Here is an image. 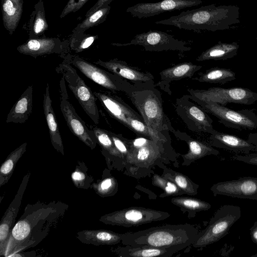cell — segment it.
<instances>
[{
    "mask_svg": "<svg viewBox=\"0 0 257 257\" xmlns=\"http://www.w3.org/2000/svg\"><path fill=\"white\" fill-rule=\"evenodd\" d=\"M202 68V66L193 64L191 62L179 63L161 71V81L155 85H159L167 91L168 83L186 78H192L195 73Z\"/></svg>",
    "mask_w": 257,
    "mask_h": 257,
    "instance_id": "27",
    "label": "cell"
},
{
    "mask_svg": "<svg viewBox=\"0 0 257 257\" xmlns=\"http://www.w3.org/2000/svg\"><path fill=\"white\" fill-rule=\"evenodd\" d=\"M167 143L150 139L148 144L142 147H130V152L124 159L126 163L138 166L150 165L161 156Z\"/></svg>",
    "mask_w": 257,
    "mask_h": 257,
    "instance_id": "20",
    "label": "cell"
},
{
    "mask_svg": "<svg viewBox=\"0 0 257 257\" xmlns=\"http://www.w3.org/2000/svg\"><path fill=\"white\" fill-rule=\"evenodd\" d=\"M202 3L201 0H162L156 3H138L127 8L126 11L133 17L142 19L197 6Z\"/></svg>",
    "mask_w": 257,
    "mask_h": 257,
    "instance_id": "14",
    "label": "cell"
},
{
    "mask_svg": "<svg viewBox=\"0 0 257 257\" xmlns=\"http://www.w3.org/2000/svg\"><path fill=\"white\" fill-rule=\"evenodd\" d=\"M236 79V74L230 69L215 67L199 73L193 80L200 82H206L224 84Z\"/></svg>",
    "mask_w": 257,
    "mask_h": 257,
    "instance_id": "31",
    "label": "cell"
},
{
    "mask_svg": "<svg viewBox=\"0 0 257 257\" xmlns=\"http://www.w3.org/2000/svg\"><path fill=\"white\" fill-rule=\"evenodd\" d=\"M33 86H28L13 105L8 114L6 122L24 123L29 118L33 110Z\"/></svg>",
    "mask_w": 257,
    "mask_h": 257,
    "instance_id": "26",
    "label": "cell"
},
{
    "mask_svg": "<svg viewBox=\"0 0 257 257\" xmlns=\"http://www.w3.org/2000/svg\"><path fill=\"white\" fill-rule=\"evenodd\" d=\"M65 206L56 201L28 204L12 229L5 257L37 245L60 221L67 208Z\"/></svg>",
    "mask_w": 257,
    "mask_h": 257,
    "instance_id": "1",
    "label": "cell"
},
{
    "mask_svg": "<svg viewBox=\"0 0 257 257\" xmlns=\"http://www.w3.org/2000/svg\"><path fill=\"white\" fill-rule=\"evenodd\" d=\"M240 207L230 204L221 206L210 219L208 225L197 234L192 246L202 249L215 243L228 234L232 225L241 217Z\"/></svg>",
    "mask_w": 257,
    "mask_h": 257,
    "instance_id": "5",
    "label": "cell"
},
{
    "mask_svg": "<svg viewBox=\"0 0 257 257\" xmlns=\"http://www.w3.org/2000/svg\"><path fill=\"white\" fill-rule=\"evenodd\" d=\"M91 129L94 134L97 144L101 148V153L107 162L114 158L123 159L121 154L116 148L108 131L96 126L91 127Z\"/></svg>",
    "mask_w": 257,
    "mask_h": 257,
    "instance_id": "32",
    "label": "cell"
},
{
    "mask_svg": "<svg viewBox=\"0 0 257 257\" xmlns=\"http://www.w3.org/2000/svg\"><path fill=\"white\" fill-rule=\"evenodd\" d=\"M247 140L251 144L257 146V133L249 134Z\"/></svg>",
    "mask_w": 257,
    "mask_h": 257,
    "instance_id": "47",
    "label": "cell"
},
{
    "mask_svg": "<svg viewBox=\"0 0 257 257\" xmlns=\"http://www.w3.org/2000/svg\"><path fill=\"white\" fill-rule=\"evenodd\" d=\"M59 93L60 110L71 132L91 150L94 149L97 144L94 134L91 129L88 128L70 103L66 81L63 76L59 82Z\"/></svg>",
    "mask_w": 257,
    "mask_h": 257,
    "instance_id": "11",
    "label": "cell"
},
{
    "mask_svg": "<svg viewBox=\"0 0 257 257\" xmlns=\"http://www.w3.org/2000/svg\"><path fill=\"white\" fill-rule=\"evenodd\" d=\"M240 23L239 8L236 5L215 4L183 11L180 14L155 22L180 29L216 32L233 29Z\"/></svg>",
    "mask_w": 257,
    "mask_h": 257,
    "instance_id": "2",
    "label": "cell"
},
{
    "mask_svg": "<svg viewBox=\"0 0 257 257\" xmlns=\"http://www.w3.org/2000/svg\"><path fill=\"white\" fill-rule=\"evenodd\" d=\"M27 143H24L13 151L2 164L0 168V187L8 182L12 177L16 164L26 151Z\"/></svg>",
    "mask_w": 257,
    "mask_h": 257,
    "instance_id": "33",
    "label": "cell"
},
{
    "mask_svg": "<svg viewBox=\"0 0 257 257\" xmlns=\"http://www.w3.org/2000/svg\"><path fill=\"white\" fill-rule=\"evenodd\" d=\"M232 159L245 163L257 166V153H249L244 155H235Z\"/></svg>",
    "mask_w": 257,
    "mask_h": 257,
    "instance_id": "44",
    "label": "cell"
},
{
    "mask_svg": "<svg viewBox=\"0 0 257 257\" xmlns=\"http://www.w3.org/2000/svg\"><path fill=\"white\" fill-rule=\"evenodd\" d=\"M251 257H257V254L252 255L251 256Z\"/></svg>",
    "mask_w": 257,
    "mask_h": 257,
    "instance_id": "48",
    "label": "cell"
},
{
    "mask_svg": "<svg viewBox=\"0 0 257 257\" xmlns=\"http://www.w3.org/2000/svg\"><path fill=\"white\" fill-rule=\"evenodd\" d=\"M205 112L218 119L225 127L239 131H252L257 128V114L253 109L235 110L212 101H203L189 95Z\"/></svg>",
    "mask_w": 257,
    "mask_h": 257,
    "instance_id": "7",
    "label": "cell"
},
{
    "mask_svg": "<svg viewBox=\"0 0 257 257\" xmlns=\"http://www.w3.org/2000/svg\"><path fill=\"white\" fill-rule=\"evenodd\" d=\"M91 189L101 197H110L116 193L118 183L112 176H102L101 179L92 183Z\"/></svg>",
    "mask_w": 257,
    "mask_h": 257,
    "instance_id": "39",
    "label": "cell"
},
{
    "mask_svg": "<svg viewBox=\"0 0 257 257\" xmlns=\"http://www.w3.org/2000/svg\"><path fill=\"white\" fill-rule=\"evenodd\" d=\"M198 229L190 224H165L135 232L122 233L121 243L132 247H187L193 243Z\"/></svg>",
    "mask_w": 257,
    "mask_h": 257,
    "instance_id": "4",
    "label": "cell"
},
{
    "mask_svg": "<svg viewBox=\"0 0 257 257\" xmlns=\"http://www.w3.org/2000/svg\"><path fill=\"white\" fill-rule=\"evenodd\" d=\"M189 95L203 101H212L225 106L229 103L250 105L257 102V93L241 87L224 88L213 87L207 89H187Z\"/></svg>",
    "mask_w": 257,
    "mask_h": 257,
    "instance_id": "10",
    "label": "cell"
},
{
    "mask_svg": "<svg viewBox=\"0 0 257 257\" xmlns=\"http://www.w3.org/2000/svg\"><path fill=\"white\" fill-rule=\"evenodd\" d=\"M69 39L70 50L78 53L88 48L98 39V35L86 34L85 32L73 30Z\"/></svg>",
    "mask_w": 257,
    "mask_h": 257,
    "instance_id": "36",
    "label": "cell"
},
{
    "mask_svg": "<svg viewBox=\"0 0 257 257\" xmlns=\"http://www.w3.org/2000/svg\"><path fill=\"white\" fill-rule=\"evenodd\" d=\"M43 110L52 145L58 153L64 156V146L52 106V101L50 95L49 85L48 82L46 83L44 94Z\"/></svg>",
    "mask_w": 257,
    "mask_h": 257,
    "instance_id": "23",
    "label": "cell"
},
{
    "mask_svg": "<svg viewBox=\"0 0 257 257\" xmlns=\"http://www.w3.org/2000/svg\"><path fill=\"white\" fill-rule=\"evenodd\" d=\"M210 135V143L216 148L245 154L257 151V146L250 143L247 140L215 130Z\"/></svg>",
    "mask_w": 257,
    "mask_h": 257,
    "instance_id": "21",
    "label": "cell"
},
{
    "mask_svg": "<svg viewBox=\"0 0 257 257\" xmlns=\"http://www.w3.org/2000/svg\"><path fill=\"white\" fill-rule=\"evenodd\" d=\"M113 0H97L95 5L92 6L86 13L85 17L89 16L94 12L99 9L105 4H110Z\"/></svg>",
    "mask_w": 257,
    "mask_h": 257,
    "instance_id": "45",
    "label": "cell"
},
{
    "mask_svg": "<svg viewBox=\"0 0 257 257\" xmlns=\"http://www.w3.org/2000/svg\"><path fill=\"white\" fill-rule=\"evenodd\" d=\"M93 93L108 113L126 127H128L127 118L129 117L144 121L140 114L133 109L121 98L115 95V93L109 91H95Z\"/></svg>",
    "mask_w": 257,
    "mask_h": 257,
    "instance_id": "18",
    "label": "cell"
},
{
    "mask_svg": "<svg viewBox=\"0 0 257 257\" xmlns=\"http://www.w3.org/2000/svg\"><path fill=\"white\" fill-rule=\"evenodd\" d=\"M124 93L146 124L161 140L169 142V133L174 129L164 112L162 98L155 83H133Z\"/></svg>",
    "mask_w": 257,
    "mask_h": 257,
    "instance_id": "3",
    "label": "cell"
},
{
    "mask_svg": "<svg viewBox=\"0 0 257 257\" xmlns=\"http://www.w3.org/2000/svg\"><path fill=\"white\" fill-rule=\"evenodd\" d=\"M21 54L34 58L56 54L61 56L68 53V42H62L58 38H29L17 48Z\"/></svg>",
    "mask_w": 257,
    "mask_h": 257,
    "instance_id": "17",
    "label": "cell"
},
{
    "mask_svg": "<svg viewBox=\"0 0 257 257\" xmlns=\"http://www.w3.org/2000/svg\"><path fill=\"white\" fill-rule=\"evenodd\" d=\"M61 57L63 61L78 69L88 78L112 93L125 92L133 83L77 55L68 53Z\"/></svg>",
    "mask_w": 257,
    "mask_h": 257,
    "instance_id": "8",
    "label": "cell"
},
{
    "mask_svg": "<svg viewBox=\"0 0 257 257\" xmlns=\"http://www.w3.org/2000/svg\"><path fill=\"white\" fill-rule=\"evenodd\" d=\"M71 179L75 186L79 189H91L94 182L93 177L88 173V168L82 161H77L71 174Z\"/></svg>",
    "mask_w": 257,
    "mask_h": 257,
    "instance_id": "38",
    "label": "cell"
},
{
    "mask_svg": "<svg viewBox=\"0 0 257 257\" xmlns=\"http://www.w3.org/2000/svg\"><path fill=\"white\" fill-rule=\"evenodd\" d=\"M162 176L174 183L184 194L195 195L198 193L199 185L181 173L166 168L163 170Z\"/></svg>",
    "mask_w": 257,
    "mask_h": 257,
    "instance_id": "34",
    "label": "cell"
},
{
    "mask_svg": "<svg viewBox=\"0 0 257 257\" xmlns=\"http://www.w3.org/2000/svg\"><path fill=\"white\" fill-rule=\"evenodd\" d=\"M109 133L116 148L121 154L123 159H124L130 150L128 139L124 138L120 134H116L110 131Z\"/></svg>",
    "mask_w": 257,
    "mask_h": 257,
    "instance_id": "42",
    "label": "cell"
},
{
    "mask_svg": "<svg viewBox=\"0 0 257 257\" xmlns=\"http://www.w3.org/2000/svg\"><path fill=\"white\" fill-rule=\"evenodd\" d=\"M210 190L214 196L220 195L257 201V177H243L219 182L213 185Z\"/></svg>",
    "mask_w": 257,
    "mask_h": 257,
    "instance_id": "15",
    "label": "cell"
},
{
    "mask_svg": "<svg viewBox=\"0 0 257 257\" xmlns=\"http://www.w3.org/2000/svg\"><path fill=\"white\" fill-rule=\"evenodd\" d=\"M23 0H1L3 24L10 35L17 29L21 19Z\"/></svg>",
    "mask_w": 257,
    "mask_h": 257,
    "instance_id": "28",
    "label": "cell"
},
{
    "mask_svg": "<svg viewBox=\"0 0 257 257\" xmlns=\"http://www.w3.org/2000/svg\"><path fill=\"white\" fill-rule=\"evenodd\" d=\"M169 212L142 207H131L106 214L99 220L107 225L131 227L164 220Z\"/></svg>",
    "mask_w": 257,
    "mask_h": 257,
    "instance_id": "9",
    "label": "cell"
},
{
    "mask_svg": "<svg viewBox=\"0 0 257 257\" xmlns=\"http://www.w3.org/2000/svg\"><path fill=\"white\" fill-rule=\"evenodd\" d=\"M171 202L180 207L182 210L195 213L201 211L209 210L211 205L203 200L189 197H176L171 199Z\"/></svg>",
    "mask_w": 257,
    "mask_h": 257,
    "instance_id": "35",
    "label": "cell"
},
{
    "mask_svg": "<svg viewBox=\"0 0 257 257\" xmlns=\"http://www.w3.org/2000/svg\"><path fill=\"white\" fill-rule=\"evenodd\" d=\"M186 247L187 246L184 245H177L167 247H132L124 245L115 248L114 252L121 257H170Z\"/></svg>",
    "mask_w": 257,
    "mask_h": 257,
    "instance_id": "22",
    "label": "cell"
},
{
    "mask_svg": "<svg viewBox=\"0 0 257 257\" xmlns=\"http://www.w3.org/2000/svg\"><path fill=\"white\" fill-rule=\"evenodd\" d=\"M30 176V172H28L24 176L17 194L1 219L0 223L1 256H5L8 241L12 229L15 225L16 218Z\"/></svg>",
    "mask_w": 257,
    "mask_h": 257,
    "instance_id": "16",
    "label": "cell"
},
{
    "mask_svg": "<svg viewBox=\"0 0 257 257\" xmlns=\"http://www.w3.org/2000/svg\"><path fill=\"white\" fill-rule=\"evenodd\" d=\"M177 138L185 141L189 147L188 152L182 155L183 165L188 166L193 162L209 155H218L219 151L201 141L194 140L185 133L174 130L172 132Z\"/></svg>",
    "mask_w": 257,
    "mask_h": 257,
    "instance_id": "24",
    "label": "cell"
},
{
    "mask_svg": "<svg viewBox=\"0 0 257 257\" xmlns=\"http://www.w3.org/2000/svg\"><path fill=\"white\" fill-rule=\"evenodd\" d=\"M111 45L118 47L138 45L143 47L146 51L155 52L169 50L186 52L191 49L185 42L176 39L165 32L157 30L137 34L128 43H113Z\"/></svg>",
    "mask_w": 257,
    "mask_h": 257,
    "instance_id": "12",
    "label": "cell"
},
{
    "mask_svg": "<svg viewBox=\"0 0 257 257\" xmlns=\"http://www.w3.org/2000/svg\"><path fill=\"white\" fill-rule=\"evenodd\" d=\"M110 9L109 4L103 5L89 16L85 17V19L81 23L78 24L74 30L85 32L92 27L102 23L106 20Z\"/></svg>",
    "mask_w": 257,
    "mask_h": 257,
    "instance_id": "37",
    "label": "cell"
},
{
    "mask_svg": "<svg viewBox=\"0 0 257 257\" xmlns=\"http://www.w3.org/2000/svg\"><path fill=\"white\" fill-rule=\"evenodd\" d=\"M34 8L29 22L28 35L32 39L40 38L48 29L43 1L39 0Z\"/></svg>",
    "mask_w": 257,
    "mask_h": 257,
    "instance_id": "30",
    "label": "cell"
},
{
    "mask_svg": "<svg viewBox=\"0 0 257 257\" xmlns=\"http://www.w3.org/2000/svg\"><path fill=\"white\" fill-rule=\"evenodd\" d=\"M250 235L252 241L257 245V221L249 229Z\"/></svg>",
    "mask_w": 257,
    "mask_h": 257,
    "instance_id": "46",
    "label": "cell"
},
{
    "mask_svg": "<svg viewBox=\"0 0 257 257\" xmlns=\"http://www.w3.org/2000/svg\"><path fill=\"white\" fill-rule=\"evenodd\" d=\"M81 242L93 245H111L121 242L122 233L105 229H86L77 232Z\"/></svg>",
    "mask_w": 257,
    "mask_h": 257,
    "instance_id": "25",
    "label": "cell"
},
{
    "mask_svg": "<svg viewBox=\"0 0 257 257\" xmlns=\"http://www.w3.org/2000/svg\"><path fill=\"white\" fill-rule=\"evenodd\" d=\"M88 0H69L61 12L60 18H63L68 14L75 13L80 10Z\"/></svg>",
    "mask_w": 257,
    "mask_h": 257,
    "instance_id": "43",
    "label": "cell"
},
{
    "mask_svg": "<svg viewBox=\"0 0 257 257\" xmlns=\"http://www.w3.org/2000/svg\"><path fill=\"white\" fill-rule=\"evenodd\" d=\"M190 100L189 95L176 99L175 110L177 114L189 130L211 134L215 130L212 124L213 120L200 106Z\"/></svg>",
    "mask_w": 257,
    "mask_h": 257,
    "instance_id": "13",
    "label": "cell"
},
{
    "mask_svg": "<svg viewBox=\"0 0 257 257\" xmlns=\"http://www.w3.org/2000/svg\"><path fill=\"white\" fill-rule=\"evenodd\" d=\"M127 121L128 122L127 128L137 134L142 135L155 141H162L164 143L168 142L161 140L151 131L143 121L131 117L128 118Z\"/></svg>",
    "mask_w": 257,
    "mask_h": 257,
    "instance_id": "41",
    "label": "cell"
},
{
    "mask_svg": "<svg viewBox=\"0 0 257 257\" xmlns=\"http://www.w3.org/2000/svg\"><path fill=\"white\" fill-rule=\"evenodd\" d=\"M94 64L133 83H155L154 76L151 73L142 71L136 67L129 65L126 62L116 58L107 61L98 59Z\"/></svg>",
    "mask_w": 257,
    "mask_h": 257,
    "instance_id": "19",
    "label": "cell"
},
{
    "mask_svg": "<svg viewBox=\"0 0 257 257\" xmlns=\"http://www.w3.org/2000/svg\"><path fill=\"white\" fill-rule=\"evenodd\" d=\"M152 184L164 190V196L181 195L184 194L174 183L158 174L153 175Z\"/></svg>",
    "mask_w": 257,
    "mask_h": 257,
    "instance_id": "40",
    "label": "cell"
},
{
    "mask_svg": "<svg viewBox=\"0 0 257 257\" xmlns=\"http://www.w3.org/2000/svg\"><path fill=\"white\" fill-rule=\"evenodd\" d=\"M56 72L63 76L83 110L95 124L99 120L97 98L90 87L79 76L73 66L63 61L55 68Z\"/></svg>",
    "mask_w": 257,
    "mask_h": 257,
    "instance_id": "6",
    "label": "cell"
},
{
    "mask_svg": "<svg viewBox=\"0 0 257 257\" xmlns=\"http://www.w3.org/2000/svg\"><path fill=\"white\" fill-rule=\"evenodd\" d=\"M239 45L233 42L230 43L219 41L216 44L203 51L196 60L203 61L206 60H225L237 55Z\"/></svg>",
    "mask_w": 257,
    "mask_h": 257,
    "instance_id": "29",
    "label": "cell"
}]
</instances>
